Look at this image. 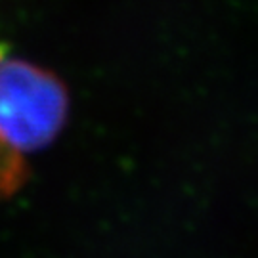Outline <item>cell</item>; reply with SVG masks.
<instances>
[{"label": "cell", "instance_id": "1", "mask_svg": "<svg viewBox=\"0 0 258 258\" xmlns=\"http://www.w3.org/2000/svg\"><path fill=\"white\" fill-rule=\"evenodd\" d=\"M67 115L63 81L0 42V140L21 155L38 151L57 138Z\"/></svg>", "mask_w": 258, "mask_h": 258}, {"label": "cell", "instance_id": "2", "mask_svg": "<svg viewBox=\"0 0 258 258\" xmlns=\"http://www.w3.org/2000/svg\"><path fill=\"white\" fill-rule=\"evenodd\" d=\"M27 165L21 153L0 140V199L14 195L27 180Z\"/></svg>", "mask_w": 258, "mask_h": 258}]
</instances>
